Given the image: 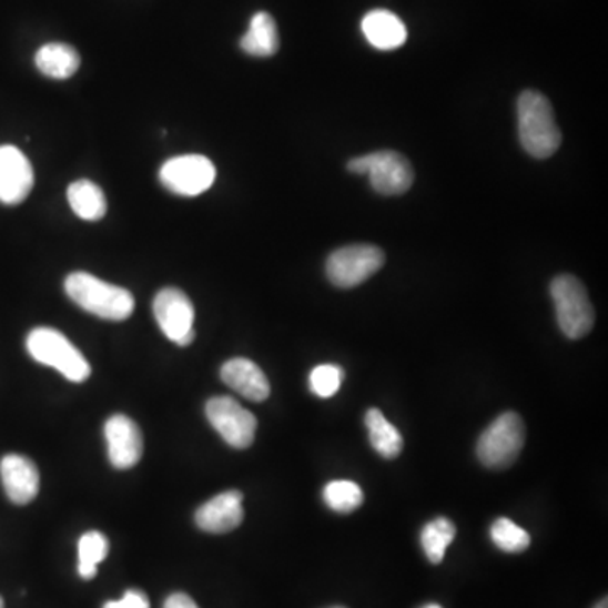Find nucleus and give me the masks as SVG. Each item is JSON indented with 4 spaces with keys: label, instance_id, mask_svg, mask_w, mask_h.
I'll return each mask as SVG.
<instances>
[{
    "label": "nucleus",
    "instance_id": "nucleus-1",
    "mask_svg": "<svg viewBox=\"0 0 608 608\" xmlns=\"http://www.w3.org/2000/svg\"><path fill=\"white\" fill-rule=\"evenodd\" d=\"M517 128L524 151L536 160H548L561 145L551 102L536 90H526L517 99Z\"/></svg>",
    "mask_w": 608,
    "mask_h": 608
},
{
    "label": "nucleus",
    "instance_id": "nucleus-2",
    "mask_svg": "<svg viewBox=\"0 0 608 608\" xmlns=\"http://www.w3.org/2000/svg\"><path fill=\"white\" fill-rule=\"evenodd\" d=\"M64 291L80 308L109 322H124L134 312L135 303L131 291L105 283L83 271L71 273L67 277Z\"/></svg>",
    "mask_w": 608,
    "mask_h": 608
},
{
    "label": "nucleus",
    "instance_id": "nucleus-3",
    "mask_svg": "<svg viewBox=\"0 0 608 608\" xmlns=\"http://www.w3.org/2000/svg\"><path fill=\"white\" fill-rule=\"evenodd\" d=\"M26 347L36 362L57 368L71 383H85L92 374L82 352L58 330L48 326L32 330L26 340Z\"/></svg>",
    "mask_w": 608,
    "mask_h": 608
},
{
    "label": "nucleus",
    "instance_id": "nucleus-4",
    "mask_svg": "<svg viewBox=\"0 0 608 608\" xmlns=\"http://www.w3.org/2000/svg\"><path fill=\"white\" fill-rule=\"evenodd\" d=\"M556 322L566 338L580 340L594 330L595 310L584 283L571 274H561L551 283Z\"/></svg>",
    "mask_w": 608,
    "mask_h": 608
},
{
    "label": "nucleus",
    "instance_id": "nucleus-5",
    "mask_svg": "<svg viewBox=\"0 0 608 608\" xmlns=\"http://www.w3.org/2000/svg\"><path fill=\"white\" fill-rule=\"evenodd\" d=\"M524 442L526 426L523 417L516 413L500 414L478 438V460L492 470L509 468L523 452Z\"/></svg>",
    "mask_w": 608,
    "mask_h": 608
},
{
    "label": "nucleus",
    "instance_id": "nucleus-6",
    "mask_svg": "<svg viewBox=\"0 0 608 608\" xmlns=\"http://www.w3.org/2000/svg\"><path fill=\"white\" fill-rule=\"evenodd\" d=\"M347 170L365 174L375 192L384 196L403 195L413 186L414 170L407 158L396 151H377L354 158Z\"/></svg>",
    "mask_w": 608,
    "mask_h": 608
},
{
    "label": "nucleus",
    "instance_id": "nucleus-7",
    "mask_svg": "<svg viewBox=\"0 0 608 608\" xmlns=\"http://www.w3.org/2000/svg\"><path fill=\"white\" fill-rule=\"evenodd\" d=\"M386 262L383 249L371 244L347 245L330 254L326 276L333 286L352 290L374 276Z\"/></svg>",
    "mask_w": 608,
    "mask_h": 608
},
{
    "label": "nucleus",
    "instance_id": "nucleus-8",
    "mask_svg": "<svg viewBox=\"0 0 608 608\" xmlns=\"http://www.w3.org/2000/svg\"><path fill=\"white\" fill-rule=\"evenodd\" d=\"M215 178L216 170L212 161L200 154L171 158L160 170L161 184L168 192L186 199L209 192Z\"/></svg>",
    "mask_w": 608,
    "mask_h": 608
},
{
    "label": "nucleus",
    "instance_id": "nucleus-9",
    "mask_svg": "<svg viewBox=\"0 0 608 608\" xmlns=\"http://www.w3.org/2000/svg\"><path fill=\"white\" fill-rule=\"evenodd\" d=\"M161 332L180 347H188L195 340V308L190 297L178 287H164L152 303Z\"/></svg>",
    "mask_w": 608,
    "mask_h": 608
},
{
    "label": "nucleus",
    "instance_id": "nucleus-10",
    "mask_svg": "<svg viewBox=\"0 0 608 608\" xmlns=\"http://www.w3.org/2000/svg\"><path fill=\"white\" fill-rule=\"evenodd\" d=\"M205 413L210 425L225 439L226 445L244 449L254 443L257 419L234 397H213L206 403Z\"/></svg>",
    "mask_w": 608,
    "mask_h": 608
},
{
    "label": "nucleus",
    "instance_id": "nucleus-11",
    "mask_svg": "<svg viewBox=\"0 0 608 608\" xmlns=\"http://www.w3.org/2000/svg\"><path fill=\"white\" fill-rule=\"evenodd\" d=\"M34 186L31 161L16 145H0V203L19 205Z\"/></svg>",
    "mask_w": 608,
    "mask_h": 608
},
{
    "label": "nucleus",
    "instance_id": "nucleus-12",
    "mask_svg": "<svg viewBox=\"0 0 608 608\" xmlns=\"http://www.w3.org/2000/svg\"><path fill=\"white\" fill-rule=\"evenodd\" d=\"M107 448H109V460L119 470H128L141 462L142 433L131 417L118 414L107 419L105 423Z\"/></svg>",
    "mask_w": 608,
    "mask_h": 608
},
{
    "label": "nucleus",
    "instance_id": "nucleus-13",
    "mask_svg": "<svg viewBox=\"0 0 608 608\" xmlns=\"http://www.w3.org/2000/svg\"><path fill=\"white\" fill-rule=\"evenodd\" d=\"M239 490H226L203 504L195 514L196 526L212 535H225L237 529L244 520V507Z\"/></svg>",
    "mask_w": 608,
    "mask_h": 608
},
{
    "label": "nucleus",
    "instance_id": "nucleus-14",
    "mask_svg": "<svg viewBox=\"0 0 608 608\" xmlns=\"http://www.w3.org/2000/svg\"><path fill=\"white\" fill-rule=\"evenodd\" d=\"M0 478L9 500L18 506L32 503L40 492V470L26 456H4L0 462Z\"/></svg>",
    "mask_w": 608,
    "mask_h": 608
},
{
    "label": "nucleus",
    "instance_id": "nucleus-15",
    "mask_svg": "<svg viewBox=\"0 0 608 608\" xmlns=\"http://www.w3.org/2000/svg\"><path fill=\"white\" fill-rule=\"evenodd\" d=\"M220 375L226 386L252 403H262L270 397V381L261 367L249 358H232V361L225 362Z\"/></svg>",
    "mask_w": 608,
    "mask_h": 608
},
{
    "label": "nucleus",
    "instance_id": "nucleus-16",
    "mask_svg": "<svg viewBox=\"0 0 608 608\" xmlns=\"http://www.w3.org/2000/svg\"><path fill=\"white\" fill-rule=\"evenodd\" d=\"M362 31L372 47L381 51H393L407 40V29L394 12L386 9L371 11L362 21Z\"/></svg>",
    "mask_w": 608,
    "mask_h": 608
},
{
    "label": "nucleus",
    "instance_id": "nucleus-17",
    "mask_svg": "<svg viewBox=\"0 0 608 608\" xmlns=\"http://www.w3.org/2000/svg\"><path fill=\"white\" fill-rule=\"evenodd\" d=\"M34 61L36 68L53 80L71 79L82 63L79 51L64 43L44 44L36 53Z\"/></svg>",
    "mask_w": 608,
    "mask_h": 608
},
{
    "label": "nucleus",
    "instance_id": "nucleus-18",
    "mask_svg": "<svg viewBox=\"0 0 608 608\" xmlns=\"http://www.w3.org/2000/svg\"><path fill=\"white\" fill-rule=\"evenodd\" d=\"M241 48L251 57H274L280 50V32L273 16L267 12H257L251 19L249 31L242 36Z\"/></svg>",
    "mask_w": 608,
    "mask_h": 608
},
{
    "label": "nucleus",
    "instance_id": "nucleus-19",
    "mask_svg": "<svg viewBox=\"0 0 608 608\" xmlns=\"http://www.w3.org/2000/svg\"><path fill=\"white\" fill-rule=\"evenodd\" d=\"M68 203L79 219L87 222L102 220L107 213V199L102 188L90 180H79L68 186Z\"/></svg>",
    "mask_w": 608,
    "mask_h": 608
},
{
    "label": "nucleus",
    "instance_id": "nucleus-20",
    "mask_svg": "<svg viewBox=\"0 0 608 608\" xmlns=\"http://www.w3.org/2000/svg\"><path fill=\"white\" fill-rule=\"evenodd\" d=\"M365 426H367L371 445L374 446L378 455L384 456L387 460H394L403 453V436L393 423L387 422L383 411L375 409V407L368 409L365 414Z\"/></svg>",
    "mask_w": 608,
    "mask_h": 608
},
{
    "label": "nucleus",
    "instance_id": "nucleus-21",
    "mask_svg": "<svg viewBox=\"0 0 608 608\" xmlns=\"http://www.w3.org/2000/svg\"><path fill=\"white\" fill-rule=\"evenodd\" d=\"M456 536V527L448 517H436L426 524L422 530V546L426 558L433 565H439L445 559L446 549L452 545Z\"/></svg>",
    "mask_w": 608,
    "mask_h": 608
},
{
    "label": "nucleus",
    "instance_id": "nucleus-22",
    "mask_svg": "<svg viewBox=\"0 0 608 608\" xmlns=\"http://www.w3.org/2000/svg\"><path fill=\"white\" fill-rule=\"evenodd\" d=\"M323 500L338 514H352L364 504L361 485L351 480H333L323 488Z\"/></svg>",
    "mask_w": 608,
    "mask_h": 608
},
{
    "label": "nucleus",
    "instance_id": "nucleus-23",
    "mask_svg": "<svg viewBox=\"0 0 608 608\" xmlns=\"http://www.w3.org/2000/svg\"><path fill=\"white\" fill-rule=\"evenodd\" d=\"M109 555V541L99 530H90L79 543V575L83 580H92L97 575V565Z\"/></svg>",
    "mask_w": 608,
    "mask_h": 608
},
{
    "label": "nucleus",
    "instance_id": "nucleus-24",
    "mask_svg": "<svg viewBox=\"0 0 608 608\" xmlns=\"http://www.w3.org/2000/svg\"><path fill=\"white\" fill-rule=\"evenodd\" d=\"M490 538L497 548L506 553H514V555L526 551L530 545L529 533L507 517H499L496 523L492 524Z\"/></svg>",
    "mask_w": 608,
    "mask_h": 608
},
{
    "label": "nucleus",
    "instance_id": "nucleus-25",
    "mask_svg": "<svg viewBox=\"0 0 608 608\" xmlns=\"http://www.w3.org/2000/svg\"><path fill=\"white\" fill-rule=\"evenodd\" d=\"M345 371L336 364H323L310 374V389L322 399L335 396L344 384Z\"/></svg>",
    "mask_w": 608,
    "mask_h": 608
},
{
    "label": "nucleus",
    "instance_id": "nucleus-26",
    "mask_svg": "<svg viewBox=\"0 0 608 608\" xmlns=\"http://www.w3.org/2000/svg\"><path fill=\"white\" fill-rule=\"evenodd\" d=\"M103 608H149V598L142 591L129 590L121 600L107 601Z\"/></svg>",
    "mask_w": 608,
    "mask_h": 608
},
{
    "label": "nucleus",
    "instance_id": "nucleus-27",
    "mask_svg": "<svg viewBox=\"0 0 608 608\" xmlns=\"http://www.w3.org/2000/svg\"><path fill=\"white\" fill-rule=\"evenodd\" d=\"M164 608H200L186 594H173L164 601Z\"/></svg>",
    "mask_w": 608,
    "mask_h": 608
},
{
    "label": "nucleus",
    "instance_id": "nucleus-28",
    "mask_svg": "<svg viewBox=\"0 0 608 608\" xmlns=\"http://www.w3.org/2000/svg\"><path fill=\"white\" fill-rule=\"evenodd\" d=\"M595 608H608V600H607V598H604V600L598 601V604L595 605Z\"/></svg>",
    "mask_w": 608,
    "mask_h": 608
},
{
    "label": "nucleus",
    "instance_id": "nucleus-29",
    "mask_svg": "<svg viewBox=\"0 0 608 608\" xmlns=\"http://www.w3.org/2000/svg\"><path fill=\"white\" fill-rule=\"evenodd\" d=\"M422 608H443V607H439V605H436V604H429V605H425V607H422Z\"/></svg>",
    "mask_w": 608,
    "mask_h": 608
},
{
    "label": "nucleus",
    "instance_id": "nucleus-30",
    "mask_svg": "<svg viewBox=\"0 0 608 608\" xmlns=\"http://www.w3.org/2000/svg\"><path fill=\"white\" fill-rule=\"evenodd\" d=\"M0 608H4V600H2V597H0Z\"/></svg>",
    "mask_w": 608,
    "mask_h": 608
},
{
    "label": "nucleus",
    "instance_id": "nucleus-31",
    "mask_svg": "<svg viewBox=\"0 0 608 608\" xmlns=\"http://www.w3.org/2000/svg\"><path fill=\"white\" fill-rule=\"evenodd\" d=\"M332 608H345V607H332Z\"/></svg>",
    "mask_w": 608,
    "mask_h": 608
}]
</instances>
